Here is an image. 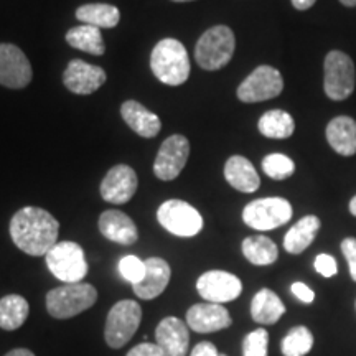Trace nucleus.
I'll use <instances>...</instances> for the list:
<instances>
[{
    "mask_svg": "<svg viewBox=\"0 0 356 356\" xmlns=\"http://www.w3.org/2000/svg\"><path fill=\"white\" fill-rule=\"evenodd\" d=\"M172 269L162 257H150L145 261V275L139 284L132 286L134 293L142 300H152L165 291L170 282Z\"/></svg>",
    "mask_w": 356,
    "mask_h": 356,
    "instance_id": "obj_18",
    "label": "nucleus"
},
{
    "mask_svg": "<svg viewBox=\"0 0 356 356\" xmlns=\"http://www.w3.org/2000/svg\"><path fill=\"white\" fill-rule=\"evenodd\" d=\"M291 291H292L293 296H296L300 302H304V304H312V302H314V299H315L314 291H312L309 286H305V284H302V282H293Z\"/></svg>",
    "mask_w": 356,
    "mask_h": 356,
    "instance_id": "obj_37",
    "label": "nucleus"
},
{
    "mask_svg": "<svg viewBox=\"0 0 356 356\" xmlns=\"http://www.w3.org/2000/svg\"><path fill=\"white\" fill-rule=\"evenodd\" d=\"M262 170L273 180H286L296 172V163L284 154H269L262 159Z\"/></svg>",
    "mask_w": 356,
    "mask_h": 356,
    "instance_id": "obj_31",
    "label": "nucleus"
},
{
    "mask_svg": "<svg viewBox=\"0 0 356 356\" xmlns=\"http://www.w3.org/2000/svg\"><path fill=\"white\" fill-rule=\"evenodd\" d=\"M6 356H35L32 351L26 350V348H15L12 351H8V353Z\"/></svg>",
    "mask_w": 356,
    "mask_h": 356,
    "instance_id": "obj_40",
    "label": "nucleus"
},
{
    "mask_svg": "<svg viewBox=\"0 0 356 356\" xmlns=\"http://www.w3.org/2000/svg\"><path fill=\"white\" fill-rule=\"evenodd\" d=\"M257 127L267 139H289L296 131V122H293L292 115L286 111L274 109L267 111L261 115Z\"/></svg>",
    "mask_w": 356,
    "mask_h": 356,
    "instance_id": "obj_28",
    "label": "nucleus"
},
{
    "mask_svg": "<svg viewBox=\"0 0 356 356\" xmlns=\"http://www.w3.org/2000/svg\"><path fill=\"white\" fill-rule=\"evenodd\" d=\"M142 322V309L136 300H121L109 310L104 338L111 348H122L136 335Z\"/></svg>",
    "mask_w": 356,
    "mask_h": 356,
    "instance_id": "obj_7",
    "label": "nucleus"
},
{
    "mask_svg": "<svg viewBox=\"0 0 356 356\" xmlns=\"http://www.w3.org/2000/svg\"><path fill=\"white\" fill-rule=\"evenodd\" d=\"M101 234L108 238L109 241L121 244V246H132L139 239V231H137L136 222L131 216L119 210H108L99 216Z\"/></svg>",
    "mask_w": 356,
    "mask_h": 356,
    "instance_id": "obj_19",
    "label": "nucleus"
},
{
    "mask_svg": "<svg viewBox=\"0 0 356 356\" xmlns=\"http://www.w3.org/2000/svg\"><path fill=\"white\" fill-rule=\"evenodd\" d=\"M150 70L159 81L167 86H180L190 76V56L184 43L175 38H163L150 55Z\"/></svg>",
    "mask_w": 356,
    "mask_h": 356,
    "instance_id": "obj_2",
    "label": "nucleus"
},
{
    "mask_svg": "<svg viewBox=\"0 0 356 356\" xmlns=\"http://www.w3.org/2000/svg\"><path fill=\"white\" fill-rule=\"evenodd\" d=\"M172 2H191V0H172Z\"/></svg>",
    "mask_w": 356,
    "mask_h": 356,
    "instance_id": "obj_43",
    "label": "nucleus"
},
{
    "mask_svg": "<svg viewBox=\"0 0 356 356\" xmlns=\"http://www.w3.org/2000/svg\"><path fill=\"white\" fill-rule=\"evenodd\" d=\"M200 296L211 304H225L238 299L243 292L241 280L226 270H208L197 280Z\"/></svg>",
    "mask_w": 356,
    "mask_h": 356,
    "instance_id": "obj_13",
    "label": "nucleus"
},
{
    "mask_svg": "<svg viewBox=\"0 0 356 356\" xmlns=\"http://www.w3.org/2000/svg\"><path fill=\"white\" fill-rule=\"evenodd\" d=\"M126 356H165L157 343H140L129 351Z\"/></svg>",
    "mask_w": 356,
    "mask_h": 356,
    "instance_id": "obj_36",
    "label": "nucleus"
},
{
    "mask_svg": "<svg viewBox=\"0 0 356 356\" xmlns=\"http://www.w3.org/2000/svg\"><path fill=\"white\" fill-rule=\"evenodd\" d=\"M284 89V79L279 70L261 65L239 84L238 99L243 102H262L277 97Z\"/></svg>",
    "mask_w": 356,
    "mask_h": 356,
    "instance_id": "obj_10",
    "label": "nucleus"
},
{
    "mask_svg": "<svg viewBox=\"0 0 356 356\" xmlns=\"http://www.w3.org/2000/svg\"><path fill=\"white\" fill-rule=\"evenodd\" d=\"M162 228L180 238H193L203 229V218L197 208L184 200H167L157 210Z\"/></svg>",
    "mask_w": 356,
    "mask_h": 356,
    "instance_id": "obj_9",
    "label": "nucleus"
},
{
    "mask_svg": "<svg viewBox=\"0 0 356 356\" xmlns=\"http://www.w3.org/2000/svg\"><path fill=\"white\" fill-rule=\"evenodd\" d=\"M356 70L353 60L343 51L332 50L323 61V91L332 101H343L353 95Z\"/></svg>",
    "mask_w": 356,
    "mask_h": 356,
    "instance_id": "obj_5",
    "label": "nucleus"
},
{
    "mask_svg": "<svg viewBox=\"0 0 356 356\" xmlns=\"http://www.w3.org/2000/svg\"><path fill=\"white\" fill-rule=\"evenodd\" d=\"M236 50L233 30L226 25H216L207 30L195 47V60L200 68L216 71L229 63Z\"/></svg>",
    "mask_w": 356,
    "mask_h": 356,
    "instance_id": "obj_3",
    "label": "nucleus"
},
{
    "mask_svg": "<svg viewBox=\"0 0 356 356\" xmlns=\"http://www.w3.org/2000/svg\"><path fill=\"white\" fill-rule=\"evenodd\" d=\"M190 356H220V353H218L216 346L210 341H202V343L195 346Z\"/></svg>",
    "mask_w": 356,
    "mask_h": 356,
    "instance_id": "obj_38",
    "label": "nucleus"
},
{
    "mask_svg": "<svg viewBox=\"0 0 356 356\" xmlns=\"http://www.w3.org/2000/svg\"><path fill=\"white\" fill-rule=\"evenodd\" d=\"M106 71L101 66L89 65L83 60L70 61L63 73V83L74 95L88 96L106 83Z\"/></svg>",
    "mask_w": 356,
    "mask_h": 356,
    "instance_id": "obj_15",
    "label": "nucleus"
},
{
    "mask_svg": "<svg viewBox=\"0 0 356 356\" xmlns=\"http://www.w3.org/2000/svg\"><path fill=\"white\" fill-rule=\"evenodd\" d=\"M292 6L297 8V10H309V8L314 6L317 0H291Z\"/></svg>",
    "mask_w": 356,
    "mask_h": 356,
    "instance_id": "obj_39",
    "label": "nucleus"
},
{
    "mask_svg": "<svg viewBox=\"0 0 356 356\" xmlns=\"http://www.w3.org/2000/svg\"><path fill=\"white\" fill-rule=\"evenodd\" d=\"M350 213L353 216H356V195L353 198H351V202H350Z\"/></svg>",
    "mask_w": 356,
    "mask_h": 356,
    "instance_id": "obj_41",
    "label": "nucleus"
},
{
    "mask_svg": "<svg viewBox=\"0 0 356 356\" xmlns=\"http://www.w3.org/2000/svg\"><path fill=\"white\" fill-rule=\"evenodd\" d=\"M190 157V142L185 136L175 134L167 137L160 145L154 163V173L159 180L172 181L180 175Z\"/></svg>",
    "mask_w": 356,
    "mask_h": 356,
    "instance_id": "obj_11",
    "label": "nucleus"
},
{
    "mask_svg": "<svg viewBox=\"0 0 356 356\" xmlns=\"http://www.w3.org/2000/svg\"><path fill=\"white\" fill-rule=\"evenodd\" d=\"M121 115L124 122L144 139H154L162 129L159 115L147 109L145 106H142L139 101L129 99L124 102L121 106Z\"/></svg>",
    "mask_w": 356,
    "mask_h": 356,
    "instance_id": "obj_20",
    "label": "nucleus"
},
{
    "mask_svg": "<svg viewBox=\"0 0 356 356\" xmlns=\"http://www.w3.org/2000/svg\"><path fill=\"white\" fill-rule=\"evenodd\" d=\"M58 233L56 218L38 207L22 208L10 221L12 241L29 256H47L58 243Z\"/></svg>",
    "mask_w": 356,
    "mask_h": 356,
    "instance_id": "obj_1",
    "label": "nucleus"
},
{
    "mask_svg": "<svg viewBox=\"0 0 356 356\" xmlns=\"http://www.w3.org/2000/svg\"><path fill=\"white\" fill-rule=\"evenodd\" d=\"M76 19L83 25H91L96 29H114L121 20V12L118 7L109 3H86L78 7Z\"/></svg>",
    "mask_w": 356,
    "mask_h": 356,
    "instance_id": "obj_25",
    "label": "nucleus"
},
{
    "mask_svg": "<svg viewBox=\"0 0 356 356\" xmlns=\"http://www.w3.org/2000/svg\"><path fill=\"white\" fill-rule=\"evenodd\" d=\"M345 7H356V0H340Z\"/></svg>",
    "mask_w": 356,
    "mask_h": 356,
    "instance_id": "obj_42",
    "label": "nucleus"
},
{
    "mask_svg": "<svg viewBox=\"0 0 356 356\" xmlns=\"http://www.w3.org/2000/svg\"><path fill=\"white\" fill-rule=\"evenodd\" d=\"M137 173L129 165H115L101 181V197L108 203L124 204L131 202L137 191Z\"/></svg>",
    "mask_w": 356,
    "mask_h": 356,
    "instance_id": "obj_14",
    "label": "nucleus"
},
{
    "mask_svg": "<svg viewBox=\"0 0 356 356\" xmlns=\"http://www.w3.org/2000/svg\"><path fill=\"white\" fill-rule=\"evenodd\" d=\"M269 333L266 328H257L246 335L243 341V356H267Z\"/></svg>",
    "mask_w": 356,
    "mask_h": 356,
    "instance_id": "obj_32",
    "label": "nucleus"
},
{
    "mask_svg": "<svg viewBox=\"0 0 356 356\" xmlns=\"http://www.w3.org/2000/svg\"><path fill=\"white\" fill-rule=\"evenodd\" d=\"M32 78L33 70L25 53L17 44L0 43V84L8 89H24Z\"/></svg>",
    "mask_w": 356,
    "mask_h": 356,
    "instance_id": "obj_12",
    "label": "nucleus"
},
{
    "mask_svg": "<svg viewBox=\"0 0 356 356\" xmlns=\"http://www.w3.org/2000/svg\"><path fill=\"white\" fill-rule=\"evenodd\" d=\"M243 254L254 266L274 264L279 257V249L267 236H249L243 241Z\"/></svg>",
    "mask_w": 356,
    "mask_h": 356,
    "instance_id": "obj_29",
    "label": "nucleus"
},
{
    "mask_svg": "<svg viewBox=\"0 0 356 356\" xmlns=\"http://www.w3.org/2000/svg\"><path fill=\"white\" fill-rule=\"evenodd\" d=\"M315 270L323 277H333L338 273L335 257L330 254H318L315 257Z\"/></svg>",
    "mask_w": 356,
    "mask_h": 356,
    "instance_id": "obj_34",
    "label": "nucleus"
},
{
    "mask_svg": "<svg viewBox=\"0 0 356 356\" xmlns=\"http://www.w3.org/2000/svg\"><path fill=\"white\" fill-rule=\"evenodd\" d=\"M229 312L221 304H211V302H203L190 307L186 312V325L197 333H213L218 330H225L231 327Z\"/></svg>",
    "mask_w": 356,
    "mask_h": 356,
    "instance_id": "obj_16",
    "label": "nucleus"
},
{
    "mask_svg": "<svg viewBox=\"0 0 356 356\" xmlns=\"http://www.w3.org/2000/svg\"><path fill=\"white\" fill-rule=\"evenodd\" d=\"M119 273L132 286L139 284L145 275V261H140L137 256H126L119 261Z\"/></svg>",
    "mask_w": 356,
    "mask_h": 356,
    "instance_id": "obj_33",
    "label": "nucleus"
},
{
    "mask_svg": "<svg viewBox=\"0 0 356 356\" xmlns=\"http://www.w3.org/2000/svg\"><path fill=\"white\" fill-rule=\"evenodd\" d=\"M155 343L165 356H186L190 345L188 325L177 317H167L157 325Z\"/></svg>",
    "mask_w": 356,
    "mask_h": 356,
    "instance_id": "obj_17",
    "label": "nucleus"
},
{
    "mask_svg": "<svg viewBox=\"0 0 356 356\" xmlns=\"http://www.w3.org/2000/svg\"><path fill=\"white\" fill-rule=\"evenodd\" d=\"M44 259L50 273L65 284L81 282L89 270L83 248L73 241L56 243Z\"/></svg>",
    "mask_w": 356,
    "mask_h": 356,
    "instance_id": "obj_6",
    "label": "nucleus"
},
{
    "mask_svg": "<svg viewBox=\"0 0 356 356\" xmlns=\"http://www.w3.org/2000/svg\"><path fill=\"white\" fill-rule=\"evenodd\" d=\"M220 356H226V355H220Z\"/></svg>",
    "mask_w": 356,
    "mask_h": 356,
    "instance_id": "obj_44",
    "label": "nucleus"
},
{
    "mask_svg": "<svg viewBox=\"0 0 356 356\" xmlns=\"http://www.w3.org/2000/svg\"><path fill=\"white\" fill-rule=\"evenodd\" d=\"M341 252L348 262L351 279L356 282V238H345L341 241Z\"/></svg>",
    "mask_w": 356,
    "mask_h": 356,
    "instance_id": "obj_35",
    "label": "nucleus"
},
{
    "mask_svg": "<svg viewBox=\"0 0 356 356\" xmlns=\"http://www.w3.org/2000/svg\"><path fill=\"white\" fill-rule=\"evenodd\" d=\"M322 222L317 216L309 215L299 220L284 236V249L289 254H300L317 238Z\"/></svg>",
    "mask_w": 356,
    "mask_h": 356,
    "instance_id": "obj_23",
    "label": "nucleus"
},
{
    "mask_svg": "<svg viewBox=\"0 0 356 356\" xmlns=\"http://www.w3.org/2000/svg\"><path fill=\"white\" fill-rule=\"evenodd\" d=\"M96 300L97 291L91 284H65L47 293V310L53 318L66 320L91 309Z\"/></svg>",
    "mask_w": 356,
    "mask_h": 356,
    "instance_id": "obj_4",
    "label": "nucleus"
},
{
    "mask_svg": "<svg viewBox=\"0 0 356 356\" xmlns=\"http://www.w3.org/2000/svg\"><path fill=\"white\" fill-rule=\"evenodd\" d=\"M286 314V305L270 289H261L251 302V315L256 323L274 325Z\"/></svg>",
    "mask_w": 356,
    "mask_h": 356,
    "instance_id": "obj_24",
    "label": "nucleus"
},
{
    "mask_svg": "<svg viewBox=\"0 0 356 356\" xmlns=\"http://www.w3.org/2000/svg\"><path fill=\"white\" fill-rule=\"evenodd\" d=\"M225 178L234 190L243 193H252L261 185L254 165L243 155H233L228 159L225 165Z\"/></svg>",
    "mask_w": 356,
    "mask_h": 356,
    "instance_id": "obj_22",
    "label": "nucleus"
},
{
    "mask_svg": "<svg viewBox=\"0 0 356 356\" xmlns=\"http://www.w3.org/2000/svg\"><path fill=\"white\" fill-rule=\"evenodd\" d=\"M66 42L70 47L76 50L86 51L89 55L102 56L106 51L104 40H102L101 30L91 25H78L68 30L66 33Z\"/></svg>",
    "mask_w": 356,
    "mask_h": 356,
    "instance_id": "obj_27",
    "label": "nucleus"
},
{
    "mask_svg": "<svg viewBox=\"0 0 356 356\" xmlns=\"http://www.w3.org/2000/svg\"><path fill=\"white\" fill-rule=\"evenodd\" d=\"M314 346V335L307 327H296L284 337L282 350L284 356H305Z\"/></svg>",
    "mask_w": 356,
    "mask_h": 356,
    "instance_id": "obj_30",
    "label": "nucleus"
},
{
    "mask_svg": "<svg viewBox=\"0 0 356 356\" xmlns=\"http://www.w3.org/2000/svg\"><path fill=\"white\" fill-rule=\"evenodd\" d=\"M292 218V204L286 198H259L246 204L243 210V221L249 228L270 231L286 225Z\"/></svg>",
    "mask_w": 356,
    "mask_h": 356,
    "instance_id": "obj_8",
    "label": "nucleus"
},
{
    "mask_svg": "<svg viewBox=\"0 0 356 356\" xmlns=\"http://www.w3.org/2000/svg\"><path fill=\"white\" fill-rule=\"evenodd\" d=\"M327 140L338 155L351 157L356 154V121L348 115H338L327 126Z\"/></svg>",
    "mask_w": 356,
    "mask_h": 356,
    "instance_id": "obj_21",
    "label": "nucleus"
},
{
    "mask_svg": "<svg viewBox=\"0 0 356 356\" xmlns=\"http://www.w3.org/2000/svg\"><path fill=\"white\" fill-rule=\"evenodd\" d=\"M30 305L22 296L10 293L0 299V328L13 332L20 328L29 318Z\"/></svg>",
    "mask_w": 356,
    "mask_h": 356,
    "instance_id": "obj_26",
    "label": "nucleus"
}]
</instances>
